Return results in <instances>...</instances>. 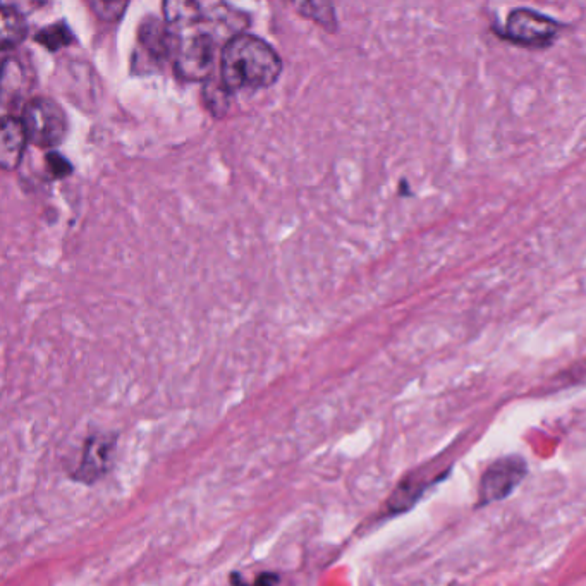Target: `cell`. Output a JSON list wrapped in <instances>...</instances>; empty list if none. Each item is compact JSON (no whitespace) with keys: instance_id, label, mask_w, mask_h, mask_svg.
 <instances>
[{"instance_id":"cell-15","label":"cell","mask_w":586,"mask_h":586,"mask_svg":"<svg viewBox=\"0 0 586 586\" xmlns=\"http://www.w3.org/2000/svg\"><path fill=\"white\" fill-rule=\"evenodd\" d=\"M47 167H49L50 174L54 178H66L73 171L71 162L64 155L57 152H50L47 155Z\"/></svg>"},{"instance_id":"cell-13","label":"cell","mask_w":586,"mask_h":586,"mask_svg":"<svg viewBox=\"0 0 586 586\" xmlns=\"http://www.w3.org/2000/svg\"><path fill=\"white\" fill-rule=\"evenodd\" d=\"M90 7L98 18L105 19V21H116L121 18V14L124 13L128 4L126 2H100L97 0V2H90Z\"/></svg>"},{"instance_id":"cell-7","label":"cell","mask_w":586,"mask_h":586,"mask_svg":"<svg viewBox=\"0 0 586 586\" xmlns=\"http://www.w3.org/2000/svg\"><path fill=\"white\" fill-rule=\"evenodd\" d=\"M26 141L28 136L21 119H16L14 116L4 117L2 129H0V165L6 171H13L18 167Z\"/></svg>"},{"instance_id":"cell-6","label":"cell","mask_w":586,"mask_h":586,"mask_svg":"<svg viewBox=\"0 0 586 586\" xmlns=\"http://www.w3.org/2000/svg\"><path fill=\"white\" fill-rule=\"evenodd\" d=\"M526 471L528 466L525 459L519 456H506L494 461L483 473L482 482H480V490H478L480 504H494L509 497L519 483L525 480Z\"/></svg>"},{"instance_id":"cell-8","label":"cell","mask_w":586,"mask_h":586,"mask_svg":"<svg viewBox=\"0 0 586 586\" xmlns=\"http://www.w3.org/2000/svg\"><path fill=\"white\" fill-rule=\"evenodd\" d=\"M140 42L153 57H169L174 55L178 35L160 19L147 18L140 26Z\"/></svg>"},{"instance_id":"cell-11","label":"cell","mask_w":586,"mask_h":586,"mask_svg":"<svg viewBox=\"0 0 586 586\" xmlns=\"http://www.w3.org/2000/svg\"><path fill=\"white\" fill-rule=\"evenodd\" d=\"M294 7L306 18L313 19V21H317L318 25L324 26L325 30L336 28L334 7L327 2H303V4H294Z\"/></svg>"},{"instance_id":"cell-1","label":"cell","mask_w":586,"mask_h":586,"mask_svg":"<svg viewBox=\"0 0 586 586\" xmlns=\"http://www.w3.org/2000/svg\"><path fill=\"white\" fill-rule=\"evenodd\" d=\"M282 61L269 43L250 33L232 35L220 54V81L227 90H257L277 81Z\"/></svg>"},{"instance_id":"cell-4","label":"cell","mask_w":586,"mask_h":586,"mask_svg":"<svg viewBox=\"0 0 586 586\" xmlns=\"http://www.w3.org/2000/svg\"><path fill=\"white\" fill-rule=\"evenodd\" d=\"M559 23L547 14L538 13L533 9L518 7L513 9L506 19L502 37L528 47H544L552 42L559 33Z\"/></svg>"},{"instance_id":"cell-5","label":"cell","mask_w":586,"mask_h":586,"mask_svg":"<svg viewBox=\"0 0 586 586\" xmlns=\"http://www.w3.org/2000/svg\"><path fill=\"white\" fill-rule=\"evenodd\" d=\"M117 434L112 432H95L88 435L83 442L81 458L69 477L74 482L93 485L109 473L116 454Z\"/></svg>"},{"instance_id":"cell-14","label":"cell","mask_w":586,"mask_h":586,"mask_svg":"<svg viewBox=\"0 0 586 586\" xmlns=\"http://www.w3.org/2000/svg\"><path fill=\"white\" fill-rule=\"evenodd\" d=\"M226 85L220 81V85L214 86L208 83L205 86V98H207L208 107L212 110H226L227 97Z\"/></svg>"},{"instance_id":"cell-16","label":"cell","mask_w":586,"mask_h":586,"mask_svg":"<svg viewBox=\"0 0 586 586\" xmlns=\"http://www.w3.org/2000/svg\"><path fill=\"white\" fill-rule=\"evenodd\" d=\"M277 581H279V576L275 573H262L251 585L243 583L239 574L232 576V586H275L277 585Z\"/></svg>"},{"instance_id":"cell-10","label":"cell","mask_w":586,"mask_h":586,"mask_svg":"<svg viewBox=\"0 0 586 586\" xmlns=\"http://www.w3.org/2000/svg\"><path fill=\"white\" fill-rule=\"evenodd\" d=\"M26 21L23 14L18 9L9 4H2L0 9V42L4 49L14 47L19 42H23L26 37Z\"/></svg>"},{"instance_id":"cell-12","label":"cell","mask_w":586,"mask_h":586,"mask_svg":"<svg viewBox=\"0 0 586 586\" xmlns=\"http://www.w3.org/2000/svg\"><path fill=\"white\" fill-rule=\"evenodd\" d=\"M37 42L49 50H59L73 42V33L64 23H55L37 33Z\"/></svg>"},{"instance_id":"cell-9","label":"cell","mask_w":586,"mask_h":586,"mask_svg":"<svg viewBox=\"0 0 586 586\" xmlns=\"http://www.w3.org/2000/svg\"><path fill=\"white\" fill-rule=\"evenodd\" d=\"M165 23L171 26L172 30H191L195 26L205 23V9L200 2L190 0H169L164 4Z\"/></svg>"},{"instance_id":"cell-3","label":"cell","mask_w":586,"mask_h":586,"mask_svg":"<svg viewBox=\"0 0 586 586\" xmlns=\"http://www.w3.org/2000/svg\"><path fill=\"white\" fill-rule=\"evenodd\" d=\"M28 141L40 148L61 145L68 135V117L61 105L49 97L31 98L21 116Z\"/></svg>"},{"instance_id":"cell-2","label":"cell","mask_w":586,"mask_h":586,"mask_svg":"<svg viewBox=\"0 0 586 586\" xmlns=\"http://www.w3.org/2000/svg\"><path fill=\"white\" fill-rule=\"evenodd\" d=\"M202 25L176 33L178 43L174 50V68L183 80H207L214 68L217 42L214 33L200 28Z\"/></svg>"}]
</instances>
